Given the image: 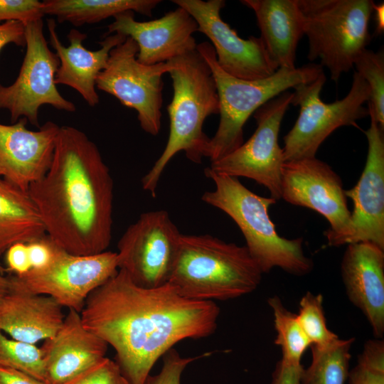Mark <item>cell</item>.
<instances>
[{
    "label": "cell",
    "instance_id": "1",
    "mask_svg": "<svg viewBox=\"0 0 384 384\" xmlns=\"http://www.w3.org/2000/svg\"><path fill=\"white\" fill-rule=\"evenodd\" d=\"M82 325L110 345L131 384H145L157 360L179 341L217 329L215 302L181 296L169 282L154 288L134 283L122 270L95 289L80 313Z\"/></svg>",
    "mask_w": 384,
    "mask_h": 384
},
{
    "label": "cell",
    "instance_id": "2",
    "mask_svg": "<svg viewBox=\"0 0 384 384\" xmlns=\"http://www.w3.org/2000/svg\"><path fill=\"white\" fill-rule=\"evenodd\" d=\"M113 187L97 145L80 129L63 126L47 172L28 192L55 244L92 255L107 251L111 242Z\"/></svg>",
    "mask_w": 384,
    "mask_h": 384
},
{
    "label": "cell",
    "instance_id": "3",
    "mask_svg": "<svg viewBox=\"0 0 384 384\" xmlns=\"http://www.w3.org/2000/svg\"><path fill=\"white\" fill-rule=\"evenodd\" d=\"M168 62L174 91L167 107L169 138L161 156L142 178L143 189L153 197L164 170L177 153L183 151L190 161L201 163L210 139L203 124L220 110L210 68L197 49Z\"/></svg>",
    "mask_w": 384,
    "mask_h": 384
},
{
    "label": "cell",
    "instance_id": "4",
    "mask_svg": "<svg viewBox=\"0 0 384 384\" xmlns=\"http://www.w3.org/2000/svg\"><path fill=\"white\" fill-rule=\"evenodd\" d=\"M262 274L246 246L181 234L168 282L188 299L225 301L255 291Z\"/></svg>",
    "mask_w": 384,
    "mask_h": 384
},
{
    "label": "cell",
    "instance_id": "5",
    "mask_svg": "<svg viewBox=\"0 0 384 384\" xmlns=\"http://www.w3.org/2000/svg\"><path fill=\"white\" fill-rule=\"evenodd\" d=\"M204 173L213 181L215 189L206 191L201 199L236 223L262 273L279 267L289 274L303 276L312 270L314 263L304 254L303 238L287 239L277 233L268 212L275 199L253 193L238 178L217 174L207 168Z\"/></svg>",
    "mask_w": 384,
    "mask_h": 384
},
{
    "label": "cell",
    "instance_id": "6",
    "mask_svg": "<svg viewBox=\"0 0 384 384\" xmlns=\"http://www.w3.org/2000/svg\"><path fill=\"white\" fill-rule=\"evenodd\" d=\"M197 50L210 68L219 99V124L209 139L206 157L215 161L243 144V127L248 118L262 105L301 84L311 82L324 72L323 68L309 63L294 69L279 68L272 75L260 80L235 78L218 65L212 45L197 44Z\"/></svg>",
    "mask_w": 384,
    "mask_h": 384
},
{
    "label": "cell",
    "instance_id": "7",
    "mask_svg": "<svg viewBox=\"0 0 384 384\" xmlns=\"http://www.w3.org/2000/svg\"><path fill=\"white\" fill-rule=\"evenodd\" d=\"M308 38L307 58L319 59L337 82L370 41L372 0H297Z\"/></svg>",
    "mask_w": 384,
    "mask_h": 384
},
{
    "label": "cell",
    "instance_id": "8",
    "mask_svg": "<svg viewBox=\"0 0 384 384\" xmlns=\"http://www.w3.org/2000/svg\"><path fill=\"white\" fill-rule=\"evenodd\" d=\"M325 82L323 72L314 81L294 87L291 104L299 107V114L284 137V161L315 157L321 144L334 131L343 126H357V120L369 115L364 104L369 101L370 89L356 71L348 94L332 103H325L320 97Z\"/></svg>",
    "mask_w": 384,
    "mask_h": 384
},
{
    "label": "cell",
    "instance_id": "9",
    "mask_svg": "<svg viewBox=\"0 0 384 384\" xmlns=\"http://www.w3.org/2000/svg\"><path fill=\"white\" fill-rule=\"evenodd\" d=\"M24 36L26 50L16 79L8 86L0 84V109L9 112L13 123L24 117L39 128L38 112L42 105L69 112H75L76 107L56 87L55 77L60 60L48 48L42 19L25 24Z\"/></svg>",
    "mask_w": 384,
    "mask_h": 384
},
{
    "label": "cell",
    "instance_id": "10",
    "mask_svg": "<svg viewBox=\"0 0 384 384\" xmlns=\"http://www.w3.org/2000/svg\"><path fill=\"white\" fill-rule=\"evenodd\" d=\"M118 270L117 252L77 255L58 245L44 268L8 277L11 287L54 299L63 308L80 313L90 294Z\"/></svg>",
    "mask_w": 384,
    "mask_h": 384
},
{
    "label": "cell",
    "instance_id": "11",
    "mask_svg": "<svg viewBox=\"0 0 384 384\" xmlns=\"http://www.w3.org/2000/svg\"><path fill=\"white\" fill-rule=\"evenodd\" d=\"M138 52L137 44L130 37L113 48L106 67L97 76L96 87L135 110L141 128L156 136L161 129L162 76L169 73L170 65H144L137 59Z\"/></svg>",
    "mask_w": 384,
    "mask_h": 384
},
{
    "label": "cell",
    "instance_id": "12",
    "mask_svg": "<svg viewBox=\"0 0 384 384\" xmlns=\"http://www.w3.org/2000/svg\"><path fill=\"white\" fill-rule=\"evenodd\" d=\"M292 96L286 91L259 107L253 114L257 128L251 137L206 168L217 174L250 178L265 187L270 197L281 199L284 159L278 137Z\"/></svg>",
    "mask_w": 384,
    "mask_h": 384
},
{
    "label": "cell",
    "instance_id": "13",
    "mask_svg": "<svg viewBox=\"0 0 384 384\" xmlns=\"http://www.w3.org/2000/svg\"><path fill=\"white\" fill-rule=\"evenodd\" d=\"M181 233L166 210L142 213L119 239L118 270L144 288L166 284L177 255Z\"/></svg>",
    "mask_w": 384,
    "mask_h": 384
},
{
    "label": "cell",
    "instance_id": "14",
    "mask_svg": "<svg viewBox=\"0 0 384 384\" xmlns=\"http://www.w3.org/2000/svg\"><path fill=\"white\" fill-rule=\"evenodd\" d=\"M345 191L340 176L316 157L284 161L281 198L324 216L330 225L324 233L330 246H341L349 230L351 211Z\"/></svg>",
    "mask_w": 384,
    "mask_h": 384
},
{
    "label": "cell",
    "instance_id": "15",
    "mask_svg": "<svg viewBox=\"0 0 384 384\" xmlns=\"http://www.w3.org/2000/svg\"><path fill=\"white\" fill-rule=\"evenodd\" d=\"M198 25L210 41L219 67L235 78L255 80L272 75L278 68L270 58L260 37L240 38L220 16L224 0H172Z\"/></svg>",
    "mask_w": 384,
    "mask_h": 384
},
{
    "label": "cell",
    "instance_id": "16",
    "mask_svg": "<svg viewBox=\"0 0 384 384\" xmlns=\"http://www.w3.org/2000/svg\"><path fill=\"white\" fill-rule=\"evenodd\" d=\"M365 132L368 155L354 187L345 191L353 203L348 234L341 245L369 242L384 249V134L373 115Z\"/></svg>",
    "mask_w": 384,
    "mask_h": 384
},
{
    "label": "cell",
    "instance_id": "17",
    "mask_svg": "<svg viewBox=\"0 0 384 384\" xmlns=\"http://www.w3.org/2000/svg\"><path fill=\"white\" fill-rule=\"evenodd\" d=\"M113 18L105 36L120 33L132 38L139 48L137 59L144 65L166 63L196 49L198 43L193 33L198 31V25L181 7L146 21H136L132 11Z\"/></svg>",
    "mask_w": 384,
    "mask_h": 384
},
{
    "label": "cell",
    "instance_id": "18",
    "mask_svg": "<svg viewBox=\"0 0 384 384\" xmlns=\"http://www.w3.org/2000/svg\"><path fill=\"white\" fill-rule=\"evenodd\" d=\"M22 117L11 125L0 124V172L6 181L28 191L47 172L60 127L46 122L37 131L26 128Z\"/></svg>",
    "mask_w": 384,
    "mask_h": 384
},
{
    "label": "cell",
    "instance_id": "19",
    "mask_svg": "<svg viewBox=\"0 0 384 384\" xmlns=\"http://www.w3.org/2000/svg\"><path fill=\"white\" fill-rule=\"evenodd\" d=\"M341 273L350 302L364 314L375 338L384 334V249L369 242L347 245Z\"/></svg>",
    "mask_w": 384,
    "mask_h": 384
},
{
    "label": "cell",
    "instance_id": "20",
    "mask_svg": "<svg viewBox=\"0 0 384 384\" xmlns=\"http://www.w3.org/2000/svg\"><path fill=\"white\" fill-rule=\"evenodd\" d=\"M108 344L82 325L69 309L59 330L41 347L46 384H66L105 357Z\"/></svg>",
    "mask_w": 384,
    "mask_h": 384
},
{
    "label": "cell",
    "instance_id": "21",
    "mask_svg": "<svg viewBox=\"0 0 384 384\" xmlns=\"http://www.w3.org/2000/svg\"><path fill=\"white\" fill-rule=\"evenodd\" d=\"M48 29L50 45L60 60L55 77V84L72 87L89 106H96L100 102L96 91L97 76L106 67L110 50L124 42L127 37L120 33L106 36L99 42L100 49L90 50L82 43L87 38L85 33L72 28L67 36L70 45L65 47L58 38L54 19L48 20Z\"/></svg>",
    "mask_w": 384,
    "mask_h": 384
},
{
    "label": "cell",
    "instance_id": "22",
    "mask_svg": "<svg viewBox=\"0 0 384 384\" xmlns=\"http://www.w3.org/2000/svg\"><path fill=\"white\" fill-rule=\"evenodd\" d=\"M65 316L63 307L49 296L9 285L0 298V331L22 342L36 344L52 337L62 326Z\"/></svg>",
    "mask_w": 384,
    "mask_h": 384
},
{
    "label": "cell",
    "instance_id": "23",
    "mask_svg": "<svg viewBox=\"0 0 384 384\" xmlns=\"http://www.w3.org/2000/svg\"><path fill=\"white\" fill-rule=\"evenodd\" d=\"M256 16L265 50L277 68L294 69L297 49L304 35L297 0H242Z\"/></svg>",
    "mask_w": 384,
    "mask_h": 384
},
{
    "label": "cell",
    "instance_id": "24",
    "mask_svg": "<svg viewBox=\"0 0 384 384\" xmlns=\"http://www.w3.org/2000/svg\"><path fill=\"white\" fill-rule=\"evenodd\" d=\"M46 235L39 211L28 191L0 178V257L11 245Z\"/></svg>",
    "mask_w": 384,
    "mask_h": 384
},
{
    "label": "cell",
    "instance_id": "25",
    "mask_svg": "<svg viewBox=\"0 0 384 384\" xmlns=\"http://www.w3.org/2000/svg\"><path fill=\"white\" fill-rule=\"evenodd\" d=\"M160 0H45L43 12L55 16L59 23L75 26L100 22L120 13L132 11L151 17Z\"/></svg>",
    "mask_w": 384,
    "mask_h": 384
},
{
    "label": "cell",
    "instance_id": "26",
    "mask_svg": "<svg viewBox=\"0 0 384 384\" xmlns=\"http://www.w3.org/2000/svg\"><path fill=\"white\" fill-rule=\"evenodd\" d=\"M353 342V338H338L324 346H311V362L304 368L300 384H345Z\"/></svg>",
    "mask_w": 384,
    "mask_h": 384
},
{
    "label": "cell",
    "instance_id": "27",
    "mask_svg": "<svg viewBox=\"0 0 384 384\" xmlns=\"http://www.w3.org/2000/svg\"><path fill=\"white\" fill-rule=\"evenodd\" d=\"M274 316L277 332L274 343L282 350V361L293 365H300L303 354L311 343L302 330L297 314L289 311L280 298L273 296L267 299Z\"/></svg>",
    "mask_w": 384,
    "mask_h": 384
},
{
    "label": "cell",
    "instance_id": "28",
    "mask_svg": "<svg viewBox=\"0 0 384 384\" xmlns=\"http://www.w3.org/2000/svg\"><path fill=\"white\" fill-rule=\"evenodd\" d=\"M356 72L363 78L370 89L368 112L372 114L380 127L384 130V54L367 48L356 59Z\"/></svg>",
    "mask_w": 384,
    "mask_h": 384
},
{
    "label": "cell",
    "instance_id": "29",
    "mask_svg": "<svg viewBox=\"0 0 384 384\" xmlns=\"http://www.w3.org/2000/svg\"><path fill=\"white\" fill-rule=\"evenodd\" d=\"M0 367L16 369L45 382V365L41 348L9 338L1 331Z\"/></svg>",
    "mask_w": 384,
    "mask_h": 384
},
{
    "label": "cell",
    "instance_id": "30",
    "mask_svg": "<svg viewBox=\"0 0 384 384\" xmlns=\"http://www.w3.org/2000/svg\"><path fill=\"white\" fill-rule=\"evenodd\" d=\"M297 318L311 346H324L338 338L327 327L321 294L306 292L299 301Z\"/></svg>",
    "mask_w": 384,
    "mask_h": 384
},
{
    "label": "cell",
    "instance_id": "31",
    "mask_svg": "<svg viewBox=\"0 0 384 384\" xmlns=\"http://www.w3.org/2000/svg\"><path fill=\"white\" fill-rule=\"evenodd\" d=\"M348 384H384V341L366 342L356 365L349 370Z\"/></svg>",
    "mask_w": 384,
    "mask_h": 384
},
{
    "label": "cell",
    "instance_id": "32",
    "mask_svg": "<svg viewBox=\"0 0 384 384\" xmlns=\"http://www.w3.org/2000/svg\"><path fill=\"white\" fill-rule=\"evenodd\" d=\"M66 384H131L119 366L107 357L85 370Z\"/></svg>",
    "mask_w": 384,
    "mask_h": 384
},
{
    "label": "cell",
    "instance_id": "33",
    "mask_svg": "<svg viewBox=\"0 0 384 384\" xmlns=\"http://www.w3.org/2000/svg\"><path fill=\"white\" fill-rule=\"evenodd\" d=\"M209 355L210 353H207L196 357H182L172 348L162 356L163 365L160 372L154 375H149L145 384H181V375L186 366Z\"/></svg>",
    "mask_w": 384,
    "mask_h": 384
},
{
    "label": "cell",
    "instance_id": "34",
    "mask_svg": "<svg viewBox=\"0 0 384 384\" xmlns=\"http://www.w3.org/2000/svg\"><path fill=\"white\" fill-rule=\"evenodd\" d=\"M43 3L38 0H0V23L11 21L23 25L42 19Z\"/></svg>",
    "mask_w": 384,
    "mask_h": 384
},
{
    "label": "cell",
    "instance_id": "35",
    "mask_svg": "<svg viewBox=\"0 0 384 384\" xmlns=\"http://www.w3.org/2000/svg\"><path fill=\"white\" fill-rule=\"evenodd\" d=\"M26 244L31 270L46 267L50 262L57 246L47 234Z\"/></svg>",
    "mask_w": 384,
    "mask_h": 384
},
{
    "label": "cell",
    "instance_id": "36",
    "mask_svg": "<svg viewBox=\"0 0 384 384\" xmlns=\"http://www.w3.org/2000/svg\"><path fill=\"white\" fill-rule=\"evenodd\" d=\"M8 270L21 275L31 270L26 243H16L5 252Z\"/></svg>",
    "mask_w": 384,
    "mask_h": 384
},
{
    "label": "cell",
    "instance_id": "37",
    "mask_svg": "<svg viewBox=\"0 0 384 384\" xmlns=\"http://www.w3.org/2000/svg\"><path fill=\"white\" fill-rule=\"evenodd\" d=\"M303 370L302 364H289L279 360L272 374L270 384H300Z\"/></svg>",
    "mask_w": 384,
    "mask_h": 384
},
{
    "label": "cell",
    "instance_id": "38",
    "mask_svg": "<svg viewBox=\"0 0 384 384\" xmlns=\"http://www.w3.org/2000/svg\"><path fill=\"white\" fill-rule=\"evenodd\" d=\"M25 46L24 25L11 21L0 23V51L8 44Z\"/></svg>",
    "mask_w": 384,
    "mask_h": 384
},
{
    "label": "cell",
    "instance_id": "39",
    "mask_svg": "<svg viewBox=\"0 0 384 384\" xmlns=\"http://www.w3.org/2000/svg\"><path fill=\"white\" fill-rule=\"evenodd\" d=\"M0 384H46L45 382L11 368L0 367Z\"/></svg>",
    "mask_w": 384,
    "mask_h": 384
},
{
    "label": "cell",
    "instance_id": "40",
    "mask_svg": "<svg viewBox=\"0 0 384 384\" xmlns=\"http://www.w3.org/2000/svg\"><path fill=\"white\" fill-rule=\"evenodd\" d=\"M373 12L376 24L375 32L381 34L384 31V4H374Z\"/></svg>",
    "mask_w": 384,
    "mask_h": 384
},
{
    "label": "cell",
    "instance_id": "41",
    "mask_svg": "<svg viewBox=\"0 0 384 384\" xmlns=\"http://www.w3.org/2000/svg\"><path fill=\"white\" fill-rule=\"evenodd\" d=\"M9 286L8 277L0 275V298L8 292Z\"/></svg>",
    "mask_w": 384,
    "mask_h": 384
},
{
    "label": "cell",
    "instance_id": "42",
    "mask_svg": "<svg viewBox=\"0 0 384 384\" xmlns=\"http://www.w3.org/2000/svg\"><path fill=\"white\" fill-rule=\"evenodd\" d=\"M5 271H6L5 268L3 267V265L0 262V275H4Z\"/></svg>",
    "mask_w": 384,
    "mask_h": 384
},
{
    "label": "cell",
    "instance_id": "43",
    "mask_svg": "<svg viewBox=\"0 0 384 384\" xmlns=\"http://www.w3.org/2000/svg\"><path fill=\"white\" fill-rule=\"evenodd\" d=\"M1 172H0V178H1Z\"/></svg>",
    "mask_w": 384,
    "mask_h": 384
}]
</instances>
